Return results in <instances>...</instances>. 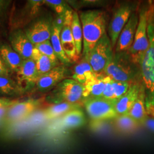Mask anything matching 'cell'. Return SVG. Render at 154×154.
Returning <instances> with one entry per match:
<instances>
[{
	"label": "cell",
	"instance_id": "cell-1",
	"mask_svg": "<svg viewBox=\"0 0 154 154\" xmlns=\"http://www.w3.org/2000/svg\"><path fill=\"white\" fill-rule=\"evenodd\" d=\"M149 47L140 65L141 79L145 95L146 109L154 115V3H149L147 13Z\"/></svg>",
	"mask_w": 154,
	"mask_h": 154
},
{
	"label": "cell",
	"instance_id": "cell-2",
	"mask_svg": "<svg viewBox=\"0 0 154 154\" xmlns=\"http://www.w3.org/2000/svg\"><path fill=\"white\" fill-rule=\"evenodd\" d=\"M83 32L82 55L88 53L106 33V18L103 12L92 10L79 13Z\"/></svg>",
	"mask_w": 154,
	"mask_h": 154
},
{
	"label": "cell",
	"instance_id": "cell-3",
	"mask_svg": "<svg viewBox=\"0 0 154 154\" xmlns=\"http://www.w3.org/2000/svg\"><path fill=\"white\" fill-rule=\"evenodd\" d=\"M127 51L114 53L106 67L105 75L112 81L136 82L142 81L140 70Z\"/></svg>",
	"mask_w": 154,
	"mask_h": 154
},
{
	"label": "cell",
	"instance_id": "cell-4",
	"mask_svg": "<svg viewBox=\"0 0 154 154\" xmlns=\"http://www.w3.org/2000/svg\"><path fill=\"white\" fill-rule=\"evenodd\" d=\"M148 5L143 6L140 9L139 22L132 46L127 51L132 62L140 67L143 57L149 47L147 35Z\"/></svg>",
	"mask_w": 154,
	"mask_h": 154
},
{
	"label": "cell",
	"instance_id": "cell-5",
	"mask_svg": "<svg viewBox=\"0 0 154 154\" xmlns=\"http://www.w3.org/2000/svg\"><path fill=\"white\" fill-rule=\"evenodd\" d=\"M112 49L110 38L105 33L93 49L83 58L90 63L98 75H105V68L114 54Z\"/></svg>",
	"mask_w": 154,
	"mask_h": 154
},
{
	"label": "cell",
	"instance_id": "cell-6",
	"mask_svg": "<svg viewBox=\"0 0 154 154\" xmlns=\"http://www.w3.org/2000/svg\"><path fill=\"white\" fill-rule=\"evenodd\" d=\"M48 123L44 111L39 109L21 121L5 126L4 135L8 137H18L37 131Z\"/></svg>",
	"mask_w": 154,
	"mask_h": 154
},
{
	"label": "cell",
	"instance_id": "cell-7",
	"mask_svg": "<svg viewBox=\"0 0 154 154\" xmlns=\"http://www.w3.org/2000/svg\"><path fill=\"white\" fill-rule=\"evenodd\" d=\"M84 86L73 79L66 78L55 86L51 98L54 102L79 104L83 98Z\"/></svg>",
	"mask_w": 154,
	"mask_h": 154
},
{
	"label": "cell",
	"instance_id": "cell-8",
	"mask_svg": "<svg viewBox=\"0 0 154 154\" xmlns=\"http://www.w3.org/2000/svg\"><path fill=\"white\" fill-rule=\"evenodd\" d=\"M115 102L102 97L91 98L85 100L84 105L92 121H110L118 116L115 109Z\"/></svg>",
	"mask_w": 154,
	"mask_h": 154
},
{
	"label": "cell",
	"instance_id": "cell-9",
	"mask_svg": "<svg viewBox=\"0 0 154 154\" xmlns=\"http://www.w3.org/2000/svg\"><path fill=\"white\" fill-rule=\"evenodd\" d=\"M85 123L86 118L84 113L82 110L77 109L51 122L47 127L46 130L49 133H60L79 128Z\"/></svg>",
	"mask_w": 154,
	"mask_h": 154
},
{
	"label": "cell",
	"instance_id": "cell-10",
	"mask_svg": "<svg viewBox=\"0 0 154 154\" xmlns=\"http://www.w3.org/2000/svg\"><path fill=\"white\" fill-rule=\"evenodd\" d=\"M132 12V6L128 3L122 4L114 12L109 26V37L113 49L115 48L122 30L126 25Z\"/></svg>",
	"mask_w": 154,
	"mask_h": 154
},
{
	"label": "cell",
	"instance_id": "cell-11",
	"mask_svg": "<svg viewBox=\"0 0 154 154\" xmlns=\"http://www.w3.org/2000/svg\"><path fill=\"white\" fill-rule=\"evenodd\" d=\"M41 102V99H29L22 102L19 101L12 105L8 110L2 124L7 126L27 118L38 109Z\"/></svg>",
	"mask_w": 154,
	"mask_h": 154
},
{
	"label": "cell",
	"instance_id": "cell-12",
	"mask_svg": "<svg viewBox=\"0 0 154 154\" xmlns=\"http://www.w3.org/2000/svg\"><path fill=\"white\" fill-rule=\"evenodd\" d=\"M39 77L35 61L32 58L23 60L16 72L17 82L22 94L35 85Z\"/></svg>",
	"mask_w": 154,
	"mask_h": 154
},
{
	"label": "cell",
	"instance_id": "cell-13",
	"mask_svg": "<svg viewBox=\"0 0 154 154\" xmlns=\"http://www.w3.org/2000/svg\"><path fill=\"white\" fill-rule=\"evenodd\" d=\"M139 22V14L132 12L128 22L122 30L116 45V53L128 51L132 46Z\"/></svg>",
	"mask_w": 154,
	"mask_h": 154
},
{
	"label": "cell",
	"instance_id": "cell-14",
	"mask_svg": "<svg viewBox=\"0 0 154 154\" xmlns=\"http://www.w3.org/2000/svg\"><path fill=\"white\" fill-rule=\"evenodd\" d=\"M11 48L21 56L23 60L32 58L34 45L21 29L13 30L9 35Z\"/></svg>",
	"mask_w": 154,
	"mask_h": 154
},
{
	"label": "cell",
	"instance_id": "cell-15",
	"mask_svg": "<svg viewBox=\"0 0 154 154\" xmlns=\"http://www.w3.org/2000/svg\"><path fill=\"white\" fill-rule=\"evenodd\" d=\"M69 74V70L66 65L57 66L39 77L35 86L39 90L46 91L55 87L62 81L66 79Z\"/></svg>",
	"mask_w": 154,
	"mask_h": 154
},
{
	"label": "cell",
	"instance_id": "cell-16",
	"mask_svg": "<svg viewBox=\"0 0 154 154\" xmlns=\"http://www.w3.org/2000/svg\"><path fill=\"white\" fill-rule=\"evenodd\" d=\"M144 89L142 81L132 83L128 90L115 102V109L118 116L126 115Z\"/></svg>",
	"mask_w": 154,
	"mask_h": 154
},
{
	"label": "cell",
	"instance_id": "cell-17",
	"mask_svg": "<svg viewBox=\"0 0 154 154\" xmlns=\"http://www.w3.org/2000/svg\"><path fill=\"white\" fill-rule=\"evenodd\" d=\"M52 23L46 20H41L34 23L24 32L34 45L50 39Z\"/></svg>",
	"mask_w": 154,
	"mask_h": 154
},
{
	"label": "cell",
	"instance_id": "cell-18",
	"mask_svg": "<svg viewBox=\"0 0 154 154\" xmlns=\"http://www.w3.org/2000/svg\"><path fill=\"white\" fill-rule=\"evenodd\" d=\"M44 3L45 1H28L26 6L19 11V14L13 18L11 26L13 29H20L24 26L23 25L33 19L38 12L39 8Z\"/></svg>",
	"mask_w": 154,
	"mask_h": 154
},
{
	"label": "cell",
	"instance_id": "cell-19",
	"mask_svg": "<svg viewBox=\"0 0 154 154\" xmlns=\"http://www.w3.org/2000/svg\"><path fill=\"white\" fill-rule=\"evenodd\" d=\"M0 54L10 72L16 73L23 60L11 48V44L6 43L0 44Z\"/></svg>",
	"mask_w": 154,
	"mask_h": 154
},
{
	"label": "cell",
	"instance_id": "cell-20",
	"mask_svg": "<svg viewBox=\"0 0 154 154\" xmlns=\"http://www.w3.org/2000/svg\"><path fill=\"white\" fill-rule=\"evenodd\" d=\"M98 76L99 75L94 72L90 63L83 58L75 66L72 78L74 80L85 85L97 78Z\"/></svg>",
	"mask_w": 154,
	"mask_h": 154
},
{
	"label": "cell",
	"instance_id": "cell-21",
	"mask_svg": "<svg viewBox=\"0 0 154 154\" xmlns=\"http://www.w3.org/2000/svg\"><path fill=\"white\" fill-rule=\"evenodd\" d=\"M62 27L55 21L52 23L51 34L50 40L59 61L62 65H67L71 63L72 61L66 55L61 45L60 34Z\"/></svg>",
	"mask_w": 154,
	"mask_h": 154
},
{
	"label": "cell",
	"instance_id": "cell-22",
	"mask_svg": "<svg viewBox=\"0 0 154 154\" xmlns=\"http://www.w3.org/2000/svg\"><path fill=\"white\" fill-rule=\"evenodd\" d=\"M112 79L106 75L98 76L93 81L87 83L84 86L83 98L102 97L106 84Z\"/></svg>",
	"mask_w": 154,
	"mask_h": 154
},
{
	"label": "cell",
	"instance_id": "cell-23",
	"mask_svg": "<svg viewBox=\"0 0 154 154\" xmlns=\"http://www.w3.org/2000/svg\"><path fill=\"white\" fill-rule=\"evenodd\" d=\"M61 45L67 57L72 61H77L79 58L77 54L74 40L72 35L71 25H64L60 34Z\"/></svg>",
	"mask_w": 154,
	"mask_h": 154
},
{
	"label": "cell",
	"instance_id": "cell-24",
	"mask_svg": "<svg viewBox=\"0 0 154 154\" xmlns=\"http://www.w3.org/2000/svg\"><path fill=\"white\" fill-rule=\"evenodd\" d=\"M79 104L64 102L50 106L45 109V112L48 120L50 122L60 118L72 110L79 109Z\"/></svg>",
	"mask_w": 154,
	"mask_h": 154
},
{
	"label": "cell",
	"instance_id": "cell-25",
	"mask_svg": "<svg viewBox=\"0 0 154 154\" xmlns=\"http://www.w3.org/2000/svg\"><path fill=\"white\" fill-rule=\"evenodd\" d=\"M127 115L138 122L140 125L143 124L147 119L144 89L139 94L138 98L132 105Z\"/></svg>",
	"mask_w": 154,
	"mask_h": 154
},
{
	"label": "cell",
	"instance_id": "cell-26",
	"mask_svg": "<svg viewBox=\"0 0 154 154\" xmlns=\"http://www.w3.org/2000/svg\"><path fill=\"white\" fill-rule=\"evenodd\" d=\"M113 125L116 131L124 134L133 133L140 125L138 122L127 114L118 116L113 119Z\"/></svg>",
	"mask_w": 154,
	"mask_h": 154
},
{
	"label": "cell",
	"instance_id": "cell-27",
	"mask_svg": "<svg viewBox=\"0 0 154 154\" xmlns=\"http://www.w3.org/2000/svg\"><path fill=\"white\" fill-rule=\"evenodd\" d=\"M71 29L75 45L77 54L79 58L81 54H82L83 32L79 14L76 11H73Z\"/></svg>",
	"mask_w": 154,
	"mask_h": 154
},
{
	"label": "cell",
	"instance_id": "cell-28",
	"mask_svg": "<svg viewBox=\"0 0 154 154\" xmlns=\"http://www.w3.org/2000/svg\"><path fill=\"white\" fill-rule=\"evenodd\" d=\"M32 58L36 63L37 70L39 76L50 72L55 67L60 66L53 62L49 57L41 53L35 47Z\"/></svg>",
	"mask_w": 154,
	"mask_h": 154
},
{
	"label": "cell",
	"instance_id": "cell-29",
	"mask_svg": "<svg viewBox=\"0 0 154 154\" xmlns=\"http://www.w3.org/2000/svg\"><path fill=\"white\" fill-rule=\"evenodd\" d=\"M0 94L8 96L22 94L16 81L10 76H0Z\"/></svg>",
	"mask_w": 154,
	"mask_h": 154
},
{
	"label": "cell",
	"instance_id": "cell-30",
	"mask_svg": "<svg viewBox=\"0 0 154 154\" xmlns=\"http://www.w3.org/2000/svg\"><path fill=\"white\" fill-rule=\"evenodd\" d=\"M34 47L42 54L47 56L50 59L56 64L60 65V61L55 54L54 50L51 44L50 40L46 41L42 43L34 45Z\"/></svg>",
	"mask_w": 154,
	"mask_h": 154
},
{
	"label": "cell",
	"instance_id": "cell-31",
	"mask_svg": "<svg viewBox=\"0 0 154 154\" xmlns=\"http://www.w3.org/2000/svg\"><path fill=\"white\" fill-rule=\"evenodd\" d=\"M134 82H120L112 80L111 84L116 99H119L126 93Z\"/></svg>",
	"mask_w": 154,
	"mask_h": 154
},
{
	"label": "cell",
	"instance_id": "cell-32",
	"mask_svg": "<svg viewBox=\"0 0 154 154\" xmlns=\"http://www.w3.org/2000/svg\"><path fill=\"white\" fill-rule=\"evenodd\" d=\"M110 121H91L90 126L91 130L95 132H109L112 126Z\"/></svg>",
	"mask_w": 154,
	"mask_h": 154
},
{
	"label": "cell",
	"instance_id": "cell-33",
	"mask_svg": "<svg viewBox=\"0 0 154 154\" xmlns=\"http://www.w3.org/2000/svg\"><path fill=\"white\" fill-rule=\"evenodd\" d=\"M45 3L53 8L59 16H63L66 11L69 9L63 1L46 0L45 1Z\"/></svg>",
	"mask_w": 154,
	"mask_h": 154
},
{
	"label": "cell",
	"instance_id": "cell-34",
	"mask_svg": "<svg viewBox=\"0 0 154 154\" xmlns=\"http://www.w3.org/2000/svg\"><path fill=\"white\" fill-rule=\"evenodd\" d=\"M111 81H112V80L110 81V82H109L106 84L105 89L103 90V94H102V97L105 98V99L115 101L116 99L114 94V91H113V88H112V84H111Z\"/></svg>",
	"mask_w": 154,
	"mask_h": 154
},
{
	"label": "cell",
	"instance_id": "cell-35",
	"mask_svg": "<svg viewBox=\"0 0 154 154\" xmlns=\"http://www.w3.org/2000/svg\"><path fill=\"white\" fill-rule=\"evenodd\" d=\"M19 100L17 99H11L6 98H0V108L11 107L12 105H14Z\"/></svg>",
	"mask_w": 154,
	"mask_h": 154
},
{
	"label": "cell",
	"instance_id": "cell-36",
	"mask_svg": "<svg viewBox=\"0 0 154 154\" xmlns=\"http://www.w3.org/2000/svg\"><path fill=\"white\" fill-rule=\"evenodd\" d=\"M10 72L0 54V76H9Z\"/></svg>",
	"mask_w": 154,
	"mask_h": 154
},
{
	"label": "cell",
	"instance_id": "cell-37",
	"mask_svg": "<svg viewBox=\"0 0 154 154\" xmlns=\"http://www.w3.org/2000/svg\"><path fill=\"white\" fill-rule=\"evenodd\" d=\"M10 2L11 1H8L0 0V16L2 13H4V11H5L6 9L7 8Z\"/></svg>",
	"mask_w": 154,
	"mask_h": 154
},
{
	"label": "cell",
	"instance_id": "cell-38",
	"mask_svg": "<svg viewBox=\"0 0 154 154\" xmlns=\"http://www.w3.org/2000/svg\"><path fill=\"white\" fill-rule=\"evenodd\" d=\"M9 107L0 108V123H3L4 119L5 118V116L6 112L9 109Z\"/></svg>",
	"mask_w": 154,
	"mask_h": 154
},
{
	"label": "cell",
	"instance_id": "cell-39",
	"mask_svg": "<svg viewBox=\"0 0 154 154\" xmlns=\"http://www.w3.org/2000/svg\"><path fill=\"white\" fill-rule=\"evenodd\" d=\"M143 124H144L151 130L154 131V119H146Z\"/></svg>",
	"mask_w": 154,
	"mask_h": 154
}]
</instances>
